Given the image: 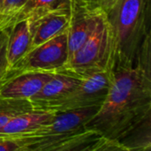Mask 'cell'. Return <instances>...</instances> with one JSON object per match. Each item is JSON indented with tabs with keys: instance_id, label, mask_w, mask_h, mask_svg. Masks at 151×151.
Here are the masks:
<instances>
[{
	"instance_id": "obj_1",
	"label": "cell",
	"mask_w": 151,
	"mask_h": 151,
	"mask_svg": "<svg viewBox=\"0 0 151 151\" xmlns=\"http://www.w3.org/2000/svg\"><path fill=\"white\" fill-rule=\"evenodd\" d=\"M150 118L151 64L136 61L133 66L113 70L108 94L84 128L120 144L133 130Z\"/></svg>"
},
{
	"instance_id": "obj_2",
	"label": "cell",
	"mask_w": 151,
	"mask_h": 151,
	"mask_svg": "<svg viewBox=\"0 0 151 151\" xmlns=\"http://www.w3.org/2000/svg\"><path fill=\"white\" fill-rule=\"evenodd\" d=\"M103 12L110 30L113 70L134 65L150 36V0H111Z\"/></svg>"
},
{
	"instance_id": "obj_3",
	"label": "cell",
	"mask_w": 151,
	"mask_h": 151,
	"mask_svg": "<svg viewBox=\"0 0 151 151\" xmlns=\"http://www.w3.org/2000/svg\"><path fill=\"white\" fill-rule=\"evenodd\" d=\"M107 69L113 70L111 42L108 24L104 12H101L93 32L68 58L61 73H69L83 80Z\"/></svg>"
},
{
	"instance_id": "obj_4",
	"label": "cell",
	"mask_w": 151,
	"mask_h": 151,
	"mask_svg": "<svg viewBox=\"0 0 151 151\" xmlns=\"http://www.w3.org/2000/svg\"><path fill=\"white\" fill-rule=\"evenodd\" d=\"M68 58V35L66 30L30 50L9 69L6 78L26 72L59 73L66 65Z\"/></svg>"
},
{
	"instance_id": "obj_5",
	"label": "cell",
	"mask_w": 151,
	"mask_h": 151,
	"mask_svg": "<svg viewBox=\"0 0 151 151\" xmlns=\"http://www.w3.org/2000/svg\"><path fill=\"white\" fill-rule=\"evenodd\" d=\"M112 73V69H107L92 74L64 96L39 106L37 110L61 112L101 105L111 87Z\"/></svg>"
},
{
	"instance_id": "obj_6",
	"label": "cell",
	"mask_w": 151,
	"mask_h": 151,
	"mask_svg": "<svg viewBox=\"0 0 151 151\" xmlns=\"http://www.w3.org/2000/svg\"><path fill=\"white\" fill-rule=\"evenodd\" d=\"M27 20L31 34L32 50L68 29L70 23V4Z\"/></svg>"
},
{
	"instance_id": "obj_7",
	"label": "cell",
	"mask_w": 151,
	"mask_h": 151,
	"mask_svg": "<svg viewBox=\"0 0 151 151\" xmlns=\"http://www.w3.org/2000/svg\"><path fill=\"white\" fill-rule=\"evenodd\" d=\"M55 73L26 72L8 77L0 87V97L29 100Z\"/></svg>"
},
{
	"instance_id": "obj_8",
	"label": "cell",
	"mask_w": 151,
	"mask_h": 151,
	"mask_svg": "<svg viewBox=\"0 0 151 151\" xmlns=\"http://www.w3.org/2000/svg\"><path fill=\"white\" fill-rule=\"evenodd\" d=\"M103 12H92L70 1V23L67 29L69 58L84 43L93 32Z\"/></svg>"
},
{
	"instance_id": "obj_9",
	"label": "cell",
	"mask_w": 151,
	"mask_h": 151,
	"mask_svg": "<svg viewBox=\"0 0 151 151\" xmlns=\"http://www.w3.org/2000/svg\"><path fill=\"white\" fill-rule=\"evenodd\" d=\"M55 115L54 111L43 110H32L24 112L0 128V135L20 136L31 134L50 123Z\"/></svg>"
},
{
	"instance_id": "obj_10",
	"label": "cell",
	"mask_w": 151,
	"mask_h": 151,
	"mask_svg": "<svg viewBox=\"0 0 151 151\" xmlns=\"http://www.w3.org/2000/svg\"><path fill=\"white\" fill-rule=\"evenodd\" d=\"M81 80L65 73H56L51 79H50L35 94L29 99L34 108H37L45 104L53 102L76 88Z\"/></svg>"
},
{
	"instance_id": "obj_11",
	"label": "cell",
	"mask_w": 151,
	"mask_h": 151,
	"mask_svg": "<svg viewBox=\"0 0 151 151\" xmlns=\"http://www.w3.org/2000/svg\"><path fill=\"white\" fill-rule=\"evenodd\" d=\"M31 50V34L28 20H13L10 25L7 41V59L9 69L18 63Z\"/></svg>"
},
{
	"instance_id": "obj_12",
	"label": "cell",
	"mask_w": 151,
	"mask_h": 151,
	"mask_svg": "<svg viewBox=\"0 0 151 151\" xmlns=\"http://www.w3.org/2000/svg\"><path fill=\"white\" fill-rule=\"evenodd\" d=\"M69 4L70 0H27L13 20L30 19L49 11L66 6Z\"/></svg>"
},
{
	"instance_id": "obj_13",
	"label": "cell",
	"mask_w": 151,
	"mask_h": 151,
	"mask_svg": "<svg viewBox=\"0 0 151 151\" xmlns=\"http://www.w3.org/2000/svg\"><path fill=\"white\" fill-rule=\"evenodd\" d=\"M35 110L28 99H13L0 97V128L15 117Z\"/></svg>"
},
{
	"instance_id": "obj_14",
	"label": "cell",
	"mask_w": 151,
	"mask_h": 151,
	"mask_svg": "<svg viewBox=\"0 0 151 151\" xmlns=\"http://www.w3.org/2000/svg\"><path fill=\"white\" fill-rule=\"evenodd\" d=\"M10 25L11 23H2L0 25V87L5 81L10 67L7 59V41Z\"/></svg>"
},
{
	"instance_id": "obj_15",
	"label": "cell",
	"mask_w": 151,
	"mask_h": 151,
	"mask_svg": "<svg viewBox=\"0 0 151 151\" xmlns=\"http://www.w3.org/2000/svg\"><path fill=\"white\" fill-rule=\"evenodd\" d=\"M27 0H1L0 18L4 23H12Z\"/></svg>"
},
{
	"instance_id": "obj_16",
	"label": "cell",
	"mask_w": 151,
	"mask_h": 151,
	"mask_svg": "<svg viewBox=\"0 0 151 151\" xmlns=\"http://www.w3.org/2000/svg\"><path fill=\"white\" fill-rule=\"evenodd\" d=\"M78 5L92 12H103L111 0H73Z\"/></svg>"
},
{
	"instance_id": "obj_17",
	"label": "cell",
	"mask_w": 151,
	"mask_h": 151,
	"mask_svg": "<svg viewBox=\"0 0 151 151\" xmlns=\"http://www.w3.org/2000/svg\"><path fill=\"white\" fill-rule=\"evenodd\" d=\"M0 151H23L21 143L15 138L0 135Z\"/></svg>"
},
{
	"instance_id": "obj_18",
	"label": "cell",
	"mask_w": 151,
	"mask_h": 151,
	"mask_svg": "<svg viewBox=\"0 0 151 151\" xmlns=\"http://www.w3.org/2000/svg\"><path fill=\"white\" fill-rule=\"evenodd\" d=\"M2 23H4V21H3V20H2V19H0V25H1Z\"/></svg>"
},
{
	"instance_id": "obj_19",
	"label": "cell",
	"mask_w": 151,
	"mask_h": 151,
	"mask_svg": "<svg viewBox=\"0 0 151 151\" xmlns=\"http://www.w3.org/2000/svg\"><path fill=\"white\" fill-rule=\"evenodd\" d=\"M0 11H1V0H0ZM1 19V18H0Z\"/></svg>"
}]
</instances>
